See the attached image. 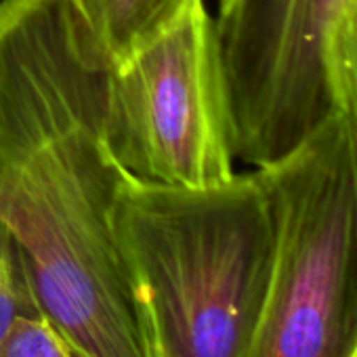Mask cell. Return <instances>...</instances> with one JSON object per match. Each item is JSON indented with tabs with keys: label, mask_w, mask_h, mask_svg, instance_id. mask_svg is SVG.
<instances>
[{
	"label": "cell",
	"mask_w": 357,
	"mask_h": 357,
	"mask_svg": "<svg viewBox=\"0 0 357 357\" xmlns=\"http://www.w3.org/2000/svg\"><path fill=\"white\" fill-rule=\"evenodd\" d=\"M112 227L160 357L246 355L275 248L257 170L204 190L128 181Z\"/></svg>",
	"instance_id": "obj_2"
},
{
	"label": "cell",
	"mask_w": 357,
	"mask_h": 357,
	"mask_svg": "<svg viewBox=\"0 0 357 357\" xmlns=\"http://www.w3.org/2000/svg\"><path fill=\"white\" fill-rule=\"evenodd\" d=\"M330 74L336 114L344 124L357 172V5L347 11L332 34Z\"/></svg>",
	"instance_id": "obj_7"
},
{
	"label": "cell",
	"mask_w": 357,
	"mask_h": 357,
	"mask_svg": "<svg viewBox=\"0 0 357 357\" xmlns=\"http://www.w3.org/2000/svg\"><path fill=\"white\" fill-rule=\"evenodd\" d=\"M357 0H217L234 155L263 168L336 114L330 43Z\"/></svg>",
	"instance_id": "obj_5"
},
{
	"label": "cell",
	"mask_w": 357,
	"mask_h": 357,
	"mask_svg": "<svg viewBox=\"0 0 357 357\" xmlns=\"http://www.w3.org/2000/svg\"><path fill=\"white\" fill-rule=\"evenodd\" d=\"M105 139L139 185L204 190L236 174L215 24L204 0L109 70Z\"/></svg>",
	"instance_id": "obj_4"
},
{
	"label": "cell",
	"mask_w": 357,
	"mask_h": 357,
	"mask_svg": "<svg viewBox=\"0 0 357 357\" xmlns=\"http://www.w3.org/2000/svg\"><path fill=\"white\" fill-rule=\"evenodd\" d=\"M32 311L40 309L24 255L13 236L0 225V338L15 317Z\"/></svg>",
	"instance_id": "obj_9"
},
{
	"label": "cell",
	"mask_w": 357,
	"mask_h": 357,
	"mask_svg": "<svg viewBox=\"0 0 357 357\" xmlns=\"http://www.w3.org/2000/svg\"><path fill=\"white\" fill-rule=\"evenodd\" d=\"M109 68L164 36L202 0H66Z\"/></svg>",
	"instance_id": "obj_6"
},
{
	"label": "cell",
	"mask_w": 357,
	"mask_h": 357,
	"mask_svg": "<svg viewBox=\"0 0 357 357\" xmlns=\"http://www.w3.org/2000/svg\"><path fill=\"white\" fill-rule=\"evenodd\" d=\"M0 357H80L57 326L40 311L11 321L0 338Z\"/></svg>",
	"instance_id": "obj_8"
},
{
	"label": "cell",
	"mask_w": 357,
	"mask_h": 357,
	"mask_svg": "<svg viewBox=\"0 0 357 357\" xmlns=\"http://www.w3.org/2000/svg\"><path fill=\"white\" fill-rule=\"evenodd\" d=\"M255 170L275 248L244 357H357V172L340 116Z\"/></svg>",
	"instance_id": "obj_3"
},
{
	"label": "cell",
	"mask_w": 357,
	"mask_h": 357,
	"mask_svg": "<svg viewBox=\"0 0 357 357\" xmlns=\"http://www.w3.org/2000/svg\"><path fill=\"white\" fill-rule=\"evenodd\" d=\"M109 70L66 0H0V225L80 357H160L112 227Z\"/></svg>",
	"instance_id": "obj_1"
}]
</instances>
